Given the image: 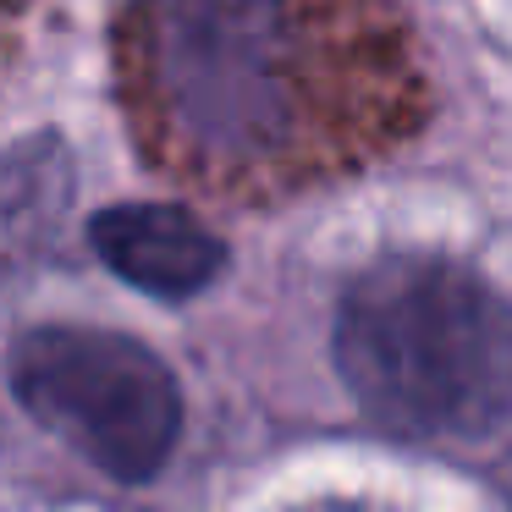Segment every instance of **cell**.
<instances>
[{"mask_svg":"<svg viewBox=\"0 0 512 512\" xmlns=\"http://www.w3.org/2000/svg\"><path fill=\"white\" fill-rule=\"evenodd\" d=\"M116 78L144 160L215 193L353 171L424 100L386 0H127Z\"/></svg>","mask_w":512,"mask_h":512,"instance_id":"obj_1","label":"cell"},{"mask_svg":"<svg viewBox=\"0 0 512 512\" xmlns=\"http://www.w3.org/2000/svg\"><path fill=\"white\" fill-rule=\"evenodd\" d=\"M17 402L100 474L144 485L182 435V386L138 336L100 325H34L12 353Z\"/></svg>","mask_w":512,"mask_h":512,"instance_id":"obj_3","label":"cell"},{"mask_svg":"<svg viewBox=\"0 0 512 512\" xmlns=\"http://www.w3.org/2000/svg\"><path fill=\"white\" fill-rule=\"evenodd\" d=\"M89 243L127 287L182 303L226 270V243L177 204H116L89 221Z\"/></svg>","mask_w":512,"mask_h":512,"instance_id":"obj_4","label":"cell"},{"mask_svg":"<svg viewBox=\"0 0 512 512\" xmlns=\"http://www.w3.org/2000/svg\"><path fill=\"white\" fill-rule=\"evenodd\" d=\"M336 375L402 441H485L512 424V298L441 254L369 265L336 309Z\"/></svg>","mask_w":512,"mask_h":512,"instance_id":"obj_2","label":"cell"}]
</instances>
